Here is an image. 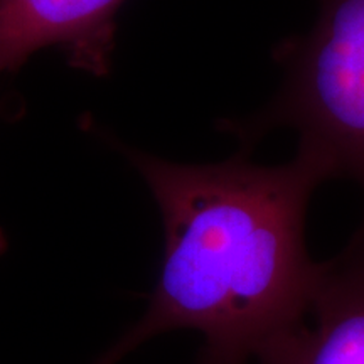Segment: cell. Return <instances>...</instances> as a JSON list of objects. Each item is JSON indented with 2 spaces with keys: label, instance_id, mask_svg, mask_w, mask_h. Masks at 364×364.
<instances>
[{
  "label": "cell",
  "instance_id": "cell-1",
  "mask_svg": "<svg viewBox=\"0 0 364 364\" xmlns=\"http://www.w3.org/2000/svg\"><path fill=\"white\" fill-rule=\"evenodd\" d=\"M164 223V258L147 311L95 364H118L156 336L201 332L199 364H245L306 321L321 273L306 245L316 189L331 181L300 152L279 166L245 150L179 164L129 150Z\"/></svg>",
  "mask_w": 364,
  "mask_h": 364
},
{
  "label": "cell",
  "instance_id": "cell-2",
  "mask_svg": "<svg viewBox=\"0 0 364 364\" xmlns=\"http://www.w3.org/2000/svg\"><path fill=\"white\" fill-rule=\"evenodd\" d=\"M273 58L282 68L275 97L257 115L228 122L241 150L294 132L297 150L364 194V0H322L316 24L282 41Z\"/></svg>",
  "mask_w": 364,
  "mask_h": 364
},
{
  "label": "cell",
  "instance_id": "cell-3",
  "mask_svg": "<svg viewBox=\"0 0 364 364\" xmlns=\"http://www.w3.org/2000/svg\"><path fill=\"white\" fill-rule=\"evenodd\" d=\"M307 316L258 354L260 364H364V221L343 252L321 263Z\"/></svg>",
  "mask_w": 364,
  "mask_h": 364
},
{
  "label": "cell",
  "instance_id": "cell-4",
  "mask_svg": "<svg viewBox=\"0 0 364 364\" xmlns=\"http://www.w3.org/2000/svg\"><path fill=\"white\" fill-rule=\"evenodd\" d=\"M125 0H0V75L58 46L73 66L108 73L115 16Z\"/></svg>",
  "mask_w": 364,
  "mask_h": 364
}]
</instances>
